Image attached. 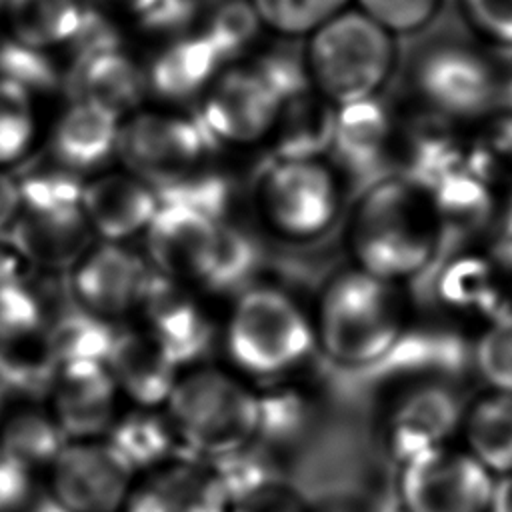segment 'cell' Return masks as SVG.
<instances>
[{"label":"cell","mask_w":512,"mask_h":512,"mask_svg":"<svg viewBox=\"0 0 512 512\" xmlns=\"http://www.w3.org/2000/svg\"><path fill=\"white\" fill-rule=\"evenodd\" d=\"M356 268L392 284L424 274L444 248V234L426 186L390 174L360 196L348 230Z\"/></svg>","instance_id":"6da1fadb"},{"label":"cell","mask_w":512,"mask_h":512,"mask_svg":"<svg viewBox=\"0 0 512 512\" xmlns=\"http://www.w3.org/2000/svg\"><path fill=\"white\" fill-rule=\"evenodd\" d=\"M316 344L344 368L380 364L408 332L400 284L352 268L330 278L314 318Z\"/></svg>","instance_id":"7a4b0ae2"},{"label":"cell","mask_w":512,"mask_h":512,"mask_svg":"<svg viewBox=\"0 0 512 512\" xmlns=\"http://www.w3.org/2000/svg\"><path fill=\"white\" fill-rule=\"evenodd\" d=\"M180 452L214 462L258 436V388L232 370L198 364L180 372L164 404Z\"/></svg>","instance_id":"3957f363"},{"label":"cell","mask_w":512,"mask_h":512,"mask_svg":"<svg viewBox=\"0 0 512 512\" xmlns=\"http://www.w3.org/2000/svg\"><path fill=\"white\" fill-rule=\"evenodd\" d=\"M316 346L312 320L276 286L242 290L224 328V348L234 372L264 384L288 378Z\"/></svg>","instance_id":"277c9868"},{"label":"cell","mask_w":512,"mask_h":512,"mask_svg":"<svg viewBox=\"0 0 512 512\" xmlns=\"http://www.w3.org/2000/svg\"><path fill=\"white\" fill-rule=\"evenodd\" d=\"M312 88L334 106L378 96L396 66V36L346 8L306 36Z\"/></svg>","instance_id":"5b68a950"},{"label":"cell","mask_w":512,"mask_h":512,"mask_svg":"<svg viewBox=\"0 0 512 512\" xmlns=\"http://www.w3.org/2000/svg\"><path fill=\"white\" fill-rule=\"evenodd\" d=\"M410 84L422 110L458 126H472L500 108V68L486 50L466 40L424 46L412 62Z\"/></svg>","instance_id":"8992f818"},{"label":"cell","mask_w":512,"mask_h":512,"mask_svg":"<svg viewBox=\"0 0 512 512\" xmlns=\"http://www.w3.org/2000/svg\"><path fill=\"white\" fill-rule=\"evenodd\" d=\"M340 202V178L324 158L270 160L258 180L262 218L290 240L324 234L336 220Z\"/></svg>","instance_id":"52a82bcc"},{"label":"cell","mask_w":512,"mask_h":512,"mask_svg":"<svg viewBox=\"0 0 512 512\" xmlns=\"http://www.w3.org/2000/svg\"><path fill=\"white\" fill-rule=\"evenodd\" d=\"M216 148L198 116L138 110L120 124L116 154L128 172L156 188L206 164Z\"/></svg>","instance_id":"ba28073f"},{"label":"cell","mask_w":512,"mask_h":512,"mask_svg":"<svg viewBox=\"0 0 512 512\" xmlns=\"http://www.w3.org/2000/svg\"><path fill=\"white\" fill-rule=\"evenodd\" d=\"M494 484L466 448L448 444L396 466L392 492L404 512H488Z\"/></svg>","instance_id":"9c48e42d"},{"label":"cell","mask_w":512,"mask_h":512,"mask_svg":"<svg viewBox=\"0 0 512 512\" xmlns=\"http://www.w3.org/2000/svg\"><path fill=\"white\" fill-rule=\"evenodd\" d=\"M464 406L440 380H418L396 392L380 410L374 432L386 460L400 466L448 446L460 432Z\"/></svg>","instance_id":"30bf717a"},{"label":"cell","mask_w":512,"mask_h":512,"mask_svg":"<svg viewBox=\"0 0 512 512\" xmlns=\"http://www.w3.org/2000/svg\"><path fill=\"white\" fill-rule=\"evenodd\" d=\"M136 470L106 440H68L42 476L44 494L66 512H120Z\"/></svg>","instance_id":"8fae6325"},{"label":"cell","mask_w":512,"mask_h":512,"mask_svg":"<svg viewBox=\"0 0 512 512\" xmlns=\"http://www.w3.org/2000/svg\"><path fill=\"white\" fill-rule=\"evenodd\" d=\"M282 100L246 64L222 68L200 96L198 118L216 144L252 146L270 138Z\"/></svg>","instance_id":"7c38bea8"},{"label":"cell","mask_w":512,"mask_h":512,"mask_svg":"<svg viewBox=\"0 0 512 512\" xmlns=\"http://www.w3.org/2000/svg\"><path fill=\"white\" fill-rule=\"evenodd\" d=\"M140 310L146 322L144 330L180 370L198 366L208 358L216 328L184 282L152 268Z\"/></svg>","instance_id":"4fadbf2b"},{"label":"cell","mask_w":512,"mask_h":512,"mask_svg":"<svg viewBox=\"0 0 512 512\" xmlns=\"http://www.w3.org/2000/svg\"><path fill=\"white\" fill-rule=\"evenodd\" d=\"M152 266L122 242L90 246L72 266L70 288L76 306L104 318H120L140 308Z\"/></svg>","instance_id":"5bb4252c"},{"label":"cell","mask_w":512,"mask_h":512,"mask_svg":"<svg viewBox=\"0 0 512 512\" xmlns=\"http://www.w3.org/2000/svg\"><path fill=\"white\" fill-rule=\"evenodd\" d=\"M42 402L68 440L106 438L126 406L106 362L58 366Z\"/></svg>","instance_id":"9a60e30c"},{"label":"cell","mask_w":512,"mask_h":512,"mask_svg":"<svg viewBox=\"0 0 512 512\" xmlns=\"http://www.w3.org/2000/svg\"><path fill=\"white\" fill-rule=\"evenodd\" d=\"M210 462L184 452L138 472L120 512H232Z\"/></svg>","instance_id":"2e32d148"},{"label":"cell","mask_w":512,"mask_h":512,"mask_svg":"<svg viewBox=\"0 0 512 512\" xmlns=\"http://www.w3.org/2000/svg\"><path fill=\"white\" fill-rule=\"evenodd\" d=\"M220 222L176 204H160L148 224L150 266L174 280L200 284L212 256Z\"/></svg>","instance_id":"e0dca14e"},{"label":"cell","mask_w":512,"mask_h":512,"mask_svg":"<svg viewBox=\"0 0 512 512\" xmlns=\"http://www.w3.org/2000/svg\"><path fill=\"white\" fill-rule=\"evenodd\" d=\"M160 208L152 184L132 172H106L84 182L82 214L104 242L144 234Z\"/></svg>","instance_id":"ac0fdd59"},{"label":"cell","mask_w":512,"mask_h":512,"mask_svg":"<svg viewBox=\"0 0 512 512\" xmlns=\"http://www.w3.org/2000/svg\"><path fill=\"white\" fill-rule=\"evenodd\" d=\"M436 298L454 316L484 326L512 310V290L490 252L464 250L446 260L436 280Z\"/></svg>","instance_id":"d6986e66"},{"label":"cell","mask_w":512,"mask_h":512,"mask_svg":"<svg viewBox=\"0 0 512 512\" xmlns=\"http://www.w3.org/2000/svg\"><path fill=\"white\" fill-rule=\"evenodd\" d=\"M394 120L374 98L336 106L330 156L354 180L374 178L394 148Z\"/></svg>","instance_id":"ffe728a7"},{"label":"cell","mask_w":512,"mask_h":512,"mask_svg":"<svg viewBox=\"0 0 512 512\" xmlns=\"http://www.w3.org/2000/svg\"><path fill=\"white\" fill-rule=\"evenodd\" d=\"M106 368L124 404L140 408H164L182 372L146 330L116 332Z\"/></svg>","instance_id":"44dd1931"},{"label":"cell","mask_w":512,"mask_h":512,"mask_svg":"<svg viewBox=\"0 0 512 512\" xmlns=\"http://www.w3.org/2000/svg\"><path fill=\"white\" fill-rule=\"evenodd\" d=\"M322 424V406L304 386L284 378L258 388L256 442L284 466L316 436Z\"/></svg>","instance_id":"7402d4cb"},{"label":"cell","mask_w":512,"mask_h":512,"mask_svg":"<svg viewBox=\"0 0 512 512\" xmlns=\"http://www.w3.org/2000/svg\"><path fill=\"white\" fill-rule=\"evenodd\" d=\"M122 116L104 104L76 98L58 116L50 132V156L66 168L88 174L118 152Z\"/></svg>","instance_id":"603a6c76"},{"label":"cell","mask_w":512,"mask_h":512,"mask_svg":"<svg viewBox=\"0 0 512 512\" xmlns=\"http://www.w3.org/2000/svg\"><path fill=\"white\" fill-rule=\"evenodd\" d=\"M444 244L448 240H476L496 228L502 216L498 186L482 178L468 164L428 186Z\"/></svg>","instance_id":"cb8c5ba5"},{"label":"cell","mask_w":512,"mask_h":512,"mask_svg":"<svg viewBox=\"0 0 512 512\" xmlns=\"http://www.w3.org/2000/svg\"><path fill=\"white\" fill-rule=\"evenodd\" d=\"M64 88L72 100H92L124 116L142 104L148 80L146 70L124 48H116L72 60L64 72Z\"/></svg>","instance_id":"d4e9b609"},{"label":"cell","mask_w":512,"mask_h":512,"mask_svg":"<svg viewBox=\"0 0 512 512\" xmlns=\"http://www.w3.org/2000/svg\"><path fill=\"white\" fill-rule=\"evenodd\" d=\"M460 128L428 110H420L400 132H394L402 176L432 186L466 164V138Z\"/></svg>","instance_id":"484cf974"},{"label":"cell","mask_w":512,"mask_h":512,"mask_svg":"<svg viewBox=\"0 0 512 512\" xmlns=\"http://www.w3.org/2000/svg\"><path fill=\"white\" fill-rule=\"evenodd\" d=\"M66 442L42 400H10L0 412V460L40 480Z\"/></svg>","instance_id":"4316f807"},{"label":"cell","mask_w":512,"mask_h":512,"mask_svg":"<svg viewBox=\"0 0 512 512\" xmlns=\"http://www.w3.org/2000/svg\"><path fill=\"white\" fill-rule=\"evenodd\" d=\"M222 68L214 48L196 30L168 40L152 58L146 68L148 92L168 102H186L202 96Z\"/></svg>","instance_id":"83f0119b"},{"label":"cell","mask_w":512,"mask_h":512,"mask_svg":"<svg viewBox=\"0 0 512 512\" xmlns=\"http://www.w3.org/2000/svg\"><path fill=\"white\" fill-rule=\"evenodd\" d=\"M336 106L316 90L282 104L272 138V160H312L330 152Z\"/></svg>","instance_id":"f1b7e54d"},{"label":"cell","mask_w":512,"mask_h":512,"mask_svg":"<svg viewBox=\"0 0 512 512\" xmlns=\"http://www.w3.org/2000/svg\"><path fill=\"white\" fill-rule=\"evenodd\" d=\"M36 268H72L90 248L92 230L82 210L72 214L36 216L20 212L10 224Z\"/></svg>","instance_id":"f546056e"},{"label":"cell","mask_w":512,"mask_h":512,"mask_svg":"<svg viewBox=\"0 0 512 512\" xmlns=\"http://www.w3.org/2000/svg\"><path fill=\"white\" fill-rule=\"evenodd\" d=\"M460 434L464 448L494 476L512 472V394L480 396L464 408Z\"/></svg>","instance_id":"4dcf8cb0"},{"label":"cell","mask_w":512,"mask_h":512,"mask_svg":"<svg viewBox=\"0 0 512 512\" xmlns=\"http://www.w3.org/2000/svg\"><path fill=\"white\" fill-rule=\"evenodd\" d=\"M106 440L138 472L150 470L176 454L180 446L164 408L124 406Z\"/></svg>","instance_id":"1f68e13d"},{"label":"cell","mask_w":512,"mask_h":512,"mask_svg":"<svg viewBox=\"0 0 512 512\" xmlns=\"http://www.w3.org/2000/svg\"><path fill=\"white\" fill-rule=\"evenodd\" d=\"M82 0H4L6 34L54 52L68 46L84 12Z\"/></svg>","instance_id":"d6a6232c"},{"label":"cell","mask_w":512,"mask_h":512,"mask_svg":"<svg viewBox=\"0 0 512 512\" xmlns=\"http://www.w3.org/2000/svg\"><path fill=\"white\" fill-rule=\"evenodd\" d=\"M14 178L20 194V212L54 216L82 210L84 176L66 168L50 154L40 162H30Z\"/></svg>","instance_id":"836d02e7"},{"label":"cell","mask_w":512,"mask_h":512,"mask_svg":"<svg viewBox=\"0 0 512 512\" xmlns=\"http://www.w3.org/2000/svg\"><path fill=\"white\" fill-rule=\"evenodd\" d=\"M116 330L80 306L60 312L44 332V344L56 366L70 362H106Z\"/></svg>","instance_id":"e575fe53"},{"label":"cell","mask_w":512,"mask_h":512,"mask_svg":"<svg viewBox=\"0 0 512 512\" xmlns=\"http://www.w3.org/2000/svg\"><path fill=\"white\" fill-rule=\"evenodd\" d=\"M262 254L254 238L242 228L220 222L210 262L200 280V288L212 294H236L248 288L256 276Z\"/></svg>","instance_id":"d590c367"},{"label":"cell","mask_w":512,"mask_h":512,"mask_svg":"<svg viewBox=\"0 0 512 512\" xmlns=\"http://www.w3.org/2000/svg\"><path fill=\"white\" fill-rule=\"evenodd\" d=\"M160 204H176L216 222H224L236 198L232 178L218 168L198 166L154 188Z\"/></svg>","instance_id":"8d00e7d4"},{"label":"cell","mask_w":512,"mask_h":512,"mask_svg":"<svg viewBox=\"0 0 512 512\" xmlns=\"http://www.w3.org/2000/svg\"><path fill=\"white\" fill-rule=\"evenodd\" d=\"M466 164L494 186L512 182V110L496 108L472 124Z\"/></svg>","instance_id":"74e56055"},{"label":"cell","mask_w":512,"mask_h":512,"mask_svg":"<svg viewBox=\"0 0 512 512\" xmlns=\"http://www.w3.org/2000/svg\"><path fill=\"white\" fill-rule=\"evenodd\" d=\"M28 282L0 284V352H12L44 338V298Z\"/></svg>","instance_id":"f35d334b"},{"label":"cell","mask_w":512,"mask_h":512,"mask_svg":"<svg viewBox=\"0 0 512 512\" xmlns=\"http://www.w3.org/2000/svg\"><path fill=\"white\" fill-rule=\"evenodd\" d=\"M262 28V20L250 0H226L206 16L198 32L226 66L250 52Z\"/></svg>","instance_id":"ab89813d"},{"label":"cell","mask_w":512,"mask_h":512,"mask_svg":"<svg viewBox=\"0 0 512 512\" xmlns=\"http://www.w3.org/2000/svg\"><path fill=\"white\" fill-rule=\"evenodd\" d=\"M210 464L226 488L232 504L288 478L286 466L258 442H252Z\"/></svg>","instance_id":"60d3db41"},{"label":"cell","mask_w":512,"mask_h":512,"mask_svg":"<svg viewBox=\"0 0 512 512\" xmlns=\"http://www.w3.org/2000/svg\"><path fill=\"white\" fill-rule=\"evenodd\" d=\"M36 98L0 78V168L8 170L28 158L38 136Z\"/></svg>","instance_id":"b9f144b4"},{"label":"cell","mask_w":512,"mask_h":512,"mask_svg":"<svg viewBox=\"0 0 512 512\" xmlns=\"http://www.w3.org/2000/svg\"><path fill=\"white\" fill-rule=\"evenodd\" d=\"M0 78L24 88L34 98L64 88V72L50 50L0 36Z\"/></svg>","instance_id":"7bdbcfd3"},{"label":"cell","mask_w":512,"mask_h":512,"mask_svg":"<svg viewBox=\"0 0 512 512\" xmlns=\"http://www.w3.org/2000/svg\"><path fill=\"white\" fill-rule=\"evenodd\" d=\"M262 26L284 36H310L332 16L348 8L352 0H250Z\"/></svg>","instance_id":"ee69618b"},{"label":"cell","mask_w":512,"mask_h":512,"mask_svg":"<svg viewBox=\"0 0 512 512\" xmlns=\"http://www.w3.org/2000/svg\"><path fill=\"white\" fill-rule=\"evenodd\" d=\"M474 368L490 390L512 394V310L480 330Z\"/></svg>","instance_id":"f6af8a7d"},{"label":"cell","mask_w":512,"mask_h":512,"mask_svg":"<svg viewBox=\"0 0 512 512\" xmlns=\"http://www.w3.org/2000/svg\"><path fill=\"white\" fill-rule=\"evenodd\" d=\"M248 64L282 102L314 90L304 50L296 52V48L288 44H278L258 52Z\"/></svg>","instance_id":"bcb514c9"},{"label":"cell","mask_w":512,"mask_h":512,"mask_svg":"<svg viewBox=\"0 0 512 512\" xmlns=\"http://www.w3.org/2000/svg\"><path fill=\"white\" fill-rule=\"evenodd\" d=\"M356 8L392 36L416 34L440 14L444 0H354Z\"/></svg>","instance_id":"7dc6e473"},{"label":"cell","mask_w":512,"mask_h":512,"mask_svg":"<svg viewBox=\"0 0 512 512\" xmlns=\"http://www.w3.org/2000/svg\"><path fill=\"white\" fill-rule=\"evenodd\" d=\"M66 48L72 54L70 58L78 60L106 50L124 48V42L120 26L112 18V14L98 6L86 4L78 28Z\"/></svg>","instance_id":"c3c4849f"},{"label":"cell","mask_w":512,"mask_h":512,"mask_svg":"<svg viewBox=\"0 0 512 512\" xmlns=\"http://www.w3.org/2000/svg\"><path fill=\"white\" fill-rule=\"evenodd\" d=\"M458 6L476 36L512 50V0H458Z\"/></svg>","instance_id":"681fc988"},{"label":"cell","mask_w":512,"mask_h":512,"mask_svg":"<svg viewBox=\"0 0 512 512\" xmlns=\"http://www.w3.org/2000/svg\"><path fill=\"white\" fill-rule=\"evenodd\" d=\"M200 0H156L144 14L136 18L138 26L152 34L174 40L190 34L198 20Z\"/></svg>","instance_id":"f907efd6"},{"label":"cell","mask_w":512,"mask_h":512,"mask_svg":"<svg viewBox=\"0 0 512 512\" xmlns=\"http://www.w3.org/2000/svg\"><path fill=\"white\" fill-rule=\"evenodd\" d=\"M314 508L306 494L286 478L234 502L232 512H314Z\"/></svg>","instance_id":"816d5d0a"},{"label":"cell","mask_w":512,"mask_h":512,"mask_svg":"<svg viewBox=\"0 0 512 512\" xmlns=\"http://www.w3.org/2000/svg\"><path fill=\"white\" fill-rule=\"evenodd\" d=\"M36 272L28 252L8 228L0 230V284L28 282Z\"/></svg>","instance_id":"f5cc1de1"},{"label":"cell","mask_w":512,"mask_h":512,"mask_svg":"<svg viewBox=\"0 0 512 512\" xmlns=\"http://www.w3.org/2000/svg\"><path fill=\"white\" fill-rule=\"evenodd\" d=\"M494 230H496V244L490 250V254L512 290V212L506 214L502 210V216Z\"/></svg>","instance_id":"db71d44e"},{"label":"cell","mask_w":512,"mask_h":512,"mask_svg":"<svg viewBox=\"0 0 512 512\" xmlns=\"http://www.w3.org/2000/svg\"><path fill=\"white\" fill-rule=\"evenodd\" d=\"M20 214L18 184L8 170L0 168V230L8 228Z\"/></svg>","instance_id":"11a10c76"},{"label":"cell","mask_w":512,"mask_h":512,"mask_svg":"<svg viewBox=\"0 0 512 512\" xmlns=\"http://www.w3.org/2000/svg\"><path fill=\"white\" fill-rule=\"evenodd\" d=\"M84 4H90V6H98L106 12H122V14H128V16H134L138 18L140 14H144L156 0H82Z\"/></svg>","instance_id":"9f6ffc18"},{"label":"cell","mask_w":512,"mask_h":512,"mask_svg":"<svg viewBox=\"0 0 512 512\" xmlns=\"http://www.w3.org/2000/svg\"><path fill=\"white\" fill-rule=\"evenodd\" d=\"M488 512H512V472L496 478Z\"/></svg>","instance_id":"6f0895ef"},{"label":"cell","mask_w":512,"mask_h":512,"mask_svg":"<svg viewBox=\"0 0 512 512\" xmlns=\"http://www.w3.org/2000/svg\"><path fill=\"white\" fill-rule=\"evenodd\" d=\"M16 396V388H14V376H12V368L6 360V356L0 352V412L2 408Z\"/></svg>","instance_id":"680465c9"},{"label":"cell","mask_w":512,"mask_h":512,"mask_svg":"<svg viewBox=\"0 0 512 512\" xmlns=\"http://www.w3.org/2000/svg\"><path fill=\"white\" fill-rule=\"evenodd\" d=\"M314 512H364L362 506L358 504H348L346 500L344 502H332V504H326V506H316Z\"/></svg>","instance_id":"91938a15"}]
</instances>
